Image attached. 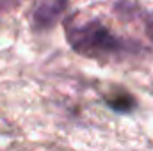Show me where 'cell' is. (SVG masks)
Masks as SVG:
<instances>
[{
    "mask_svg": "<svg viewBox=\"0 0 153 151\" xmlns=\"http://www.w3.org/2000/svg\"><path fill=\"white\" fill-rule=\"evenodd\" d=\"M146 36L150 38V41H153V14L146 18Z\"/></svg>",
    "mask_w": 153,
    "mask_h": 151,
    "instance_id": "277c9868",
    "label": "cell"
},
{
    "mask_svg": "<svg viewBox=\"0 0 153 151\" xmlns=\"http://www.w3.org/2000/svg\"><path fill=\"white\" fill-rule=\"evenodd\" d=\"M68 43L71 48L87 57H105L126 52L130 43L114 36L105 25L98 21H89L85 25H76L68 30Z\"/></svg>",
    "mask_w": 153,
    "mask_h": 151,
    "instance_id": "6da1fadb",
    "label": "cell"
},
{
    "mask_svg": "<svg viewBox=\"0 0 153 151\" xmlns=\"http://www.w3.org/2000/svg\"><path fill=\"white\" fill-rule=\"evenodd\" d=\"M20 0H0V11H9L13 9Z\"/></svg>",
    "mask_w": 153,
    "mask_h": 151,
    "instance_id": "3957f363",
    "label": "cell"
},
{
    "mask_svg": "<svg viewBox=\"0 0 153 151\" xmlns=\"http://www.w3.org/2000/svg\"><path fill=\"white\" fill-rule=\"evenodd\" d=\"M68 7V0H36L32 9V27L45 30L53 27Z\"/></svg>",
    "mask_w": 153,
    "mask_h": 151,
    "instance_id": "7a4b0ae2",
    "label": "cell"
}]
</instances>
